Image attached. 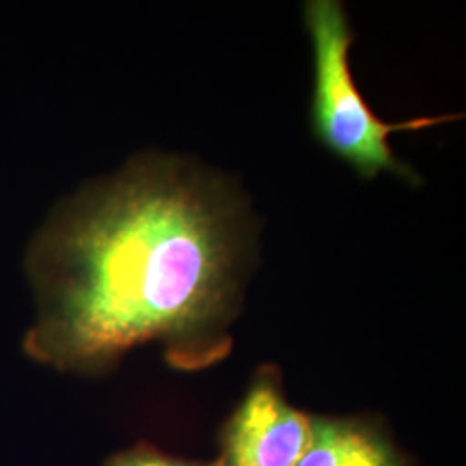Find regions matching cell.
<instances>
[{
  "label": "cell",
  "instance_id": "cell-3",
  "mask_svg": "<svg viewBox=\"0 0 466 466\" xmlns=\"http://www.w3.org/2000/svg\"><path fill=\"white\" fill-rule=\"evenodd\" d=\"M311 437V418L292 408L275 370H261L225 431L223 466H296Z\"/></svg>",
  "mask_w": 466,
  "mask_h": 466
},
{
  "label": "cell",
  "instance_id": "cell-4",
  "mask_svg": "<svg viewBox=\"0 0 466 466\" xmlns=\"http://www.w3.org/2000/svg\"><path fill=\"white\" fill-rule=\"evenodd\" d=\"M296 466H402L382 435L348 420L311 418V437Z\"/></svg>",
  "mask_w": 466,
  "mask_h": 466
},
{
  "label": "cell",
  "instance_id": "cell-1",
  "mask_svg": "<svg viewBox=\"0 0 466 466\" xmlns=\"http://www.w3.org/2000/svg\"><path fill=\"white\" fill-rule=\"evenodd\" d=\"M238 190L178 156L142 154L63 200L26 269L40 302L26 350L96 371L150 340L173 367L221 360L254 258Z\"/></svg>",
  "mask_w": 466,
  "mask_h": 466
},
{
  "label": "cell",
  "instance_id": "cell-2",
  "mask_svg": "<svg viewBox=\"0 0 466 466\" xmlns=\"http://www.w3.org/2000/svg\"><path fill=\"white\" fill-rule=\"evenodd\" d=\"M304 25L313 47L315 82L309 125L318 144L363 180H375L387 173L420 187V175L390 147V135L427 130L461 116H420L385 123L371 111L354 82L350 57L354 32L344 4L339 0L306 2Z\"/></svg>",
  "mask_w": 466,
  "mask_h": 466
},
{
  "label": "cell",
  "instance_id": "cell-5",
  "mask_svg": "<svg viewBox=\"0 0 466 466\" xmlns=\"http://www.w3.org/2000/svg\"><path fill=\"white\" fill-rule=\"evenodd\" d=\"M107 466H223L221 463H194L165 456L157 451L137 448L113 458Z\"/></svg>",
  "mask_w": 466,
  "mask_h": 466
}]
</instances>
